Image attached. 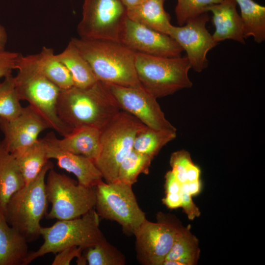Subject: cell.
I'll list each match as a JSON object with an SVG mask.
<instances>
[{
    "label": "cell",
    "instance_id": "obj_1",
    "mask_svg": "<svg viewBox=\"0 0 265 265\" xmlns=\"http://www.w3.org/2000/svg\"><path fill=\"white\" fill-rule=\"evenodd\" d=\"M120 110L108 84L98 80L85 88L61 89L57 104L59 117L73 129L89 126L101 130Z\"/></svg>",
    "mask_w": 265,
    "mask_h": 265
},
{
    "label": "cell",
    "instance_id": "obj_2",
    "mask_svg": "<svg viewBox=\"0 0 265 265\" xmlns=\"http://www.w3.org/2000/svg\"><path fill=\"white\" fill-rule=\"evenodd\" d=\"M98 81L107 84L143 88L135 68L136 52L119 42L72 38Z\"/></svg>",
    "mask_w": 265,
    "mask_h": 265
},
{
    "label": "cell",
    "instance_id": "obj_3",
    "mask_svg": "<svg viewBox=\"0 0 265 265\" xmlns=\"http://www.w3.org/2000/svg\"><path fill=\"white\" fill-rule=\"evenodd\" d=\"M14 78L16 89L20 100L26 101L46 121L50 129L65 136L74 129L59 117L57 104L60 89L46 78L37 67L34 54H20Z\"/></svg>",
    "mask_w": 265,
    "mask_h": 265
},
{
    "label": "cell",
    "instance_id": "obj_4",
    "mask_svg": "<svg viewBox=\"0 0 265 265\" xmlns=\"http://www.w3.org/2000/svg\"><path fill=\"white\" fill-rule=\"evenodd\" d=\"M53 166L49 160L33 181L11 196L3 213L8 224L21 233L28 242L40 236V221L47 213L49 203L45 178Z\"/></svg>",
    "mask_w": 265,
    "mask_h": 265
},
{
    "label": "cell",
    "instance_id": "obj_5",
    "mask_svg": "<svg viewBox=\"0 0 265 265\" xmlns=\"http://www.w3.org/2000/svg\"><path fill=\"white\" fill-rule=\"evenodd\" d=\"M146 126L121 110L101 130L99 153L94 162L106 183L117 181L121 162L133 149L137 134Z\"/></svg>",
    "mask_w": 265,
    "mask_h": 265
},
{
    "label": "cell",
    "instance_id": "obj_6",
    "mask_svg": "<svg viewBox=\"0 0 265 265\" xmlns=\"http://www.w3.org/2000/svg\"><path fill=\"white\" fill-rule=\"evenodd\" d=\"M99 217L94 208L80 217L41 227L40 236L44 242L38 250L29 252L25 265L48 253L55 254L75 246L84 249L99 243L105 238L99 228Z\"/></svg>",
    "mask_w": 265,
    "mask_h": 265
},
{
    "label": "cell",
    "instance_id": "obj_7",
    "mask_svg": "<svg viewBox=\"0 0 265 265\" xmlns=\"http://www.w3.org/2000/svg\"><path fill=\"white\" fill-rule=\"evenodd\" d=\"M135 68L143 88L157 99L192 86L186 56L168 57L136 53Z\"/></svg>",
    "mask_w": 265,
    "mask_h": 265
},
{
    "label": "cell",
    "instance_id": "obj_8",
    "mask_svg": "<svg viewBox=\"0 0 265 265\" xmlns=\"http://www.w3.org/2000/svg\"><path fill=\"white\" fill-rule=\"evenodd\" d=\"M45 186L48 201L52 205L50 211L46 215L48 219H74L95 208V187L77 184L53 168L48 172Z\"/></svg>",
    "mask_w": 265,
    "mask_h": 265
},
{
    "label": "cell",
    "instance_id": "obj_9",
    "mask_svg": "<svg viewBox=\"0 0 265 265\" xmlns=\"http://www.w3.org/2000/svg\"><path fill=\"white\" fill-rule=\"evenodd\" d=\"M95 209L103 218L118 223L123 231L134 235L147 219L139 207L132 185L116 181L95 186Z\"/></svg>",
    "mask_w": 265,
    "mask_h": 265
},
{
    "label": "cell",
    "instance_id": "obj_10",
    "mask_svg": "<svg viewBox=\"0 0 265 265\" xmlns=\"http://www.w3.org/2000/svg\"><path fill=\"white\" fill-rule=\"evenodd\" d=\"M127 17L121 0H84L77 32L82 39L119 42Z\"/></svg>",
    "mask_w": 265,
    "mask_h": 265
},
{
    "label": "cell",
    "instance_id": "obj_11",
    "mask_svg": "<svg viewBox=\"0 0 265 265\" xmlns=\"http://www.w3.org/2000/svg\"><path fill=\"white\" fill-rule=\"evenodd\" d=\"M158 217L157 222L146 219L134 235L136 257L142 265H162L182 227L168 216Z\"/></svg>",
    "mask_w": 265,
    "mask_h": 265
},
{
    "label": "cell",
    "instance_id": "obj_12",
    "mask_svg": "<svg viewBox=\"0 0 265 265\" xmlns=\"http://www.w3.org/2000/svg\"><path fill=\"white\" fill-rule=\"evenodd\" d=\"M107 84L121 110L134 116L149 128L177 131L165 118L157 99L143 88Z\"/></svg>",
    "mask_w": 265,
    "mask_h": 265
},
{
    "label": "cell",
    "instance_id": "obj_13",
    "mask_svg": "<svg viewBox=\"0 0 265 265\" xmlns=\"http://www.w3.org/2000/svg\"><path fill=\"white\" fill-rule=\"evenodd\" d=\"M209 21L208 12L191 19L183 26H172L168 35L186 53L191 68L201 72L208 65L207 54L218 43L206 28Z\"/></svg>",
    "mask_w": 265,
    "mask_h": 265
},
{
    "label": "cell",
    "instance_id": "obj_14",
    "mask_svg": "<svg viewBox=\"0 0 265 265\" xmlns=\"http://www.w3.org/2000/svg\"><path fill=\"white\" fill-rule=\"evenodd\" d=\"M119 42L136 53L161 57H178L183 49L168 35L164 34L127 17Z\"/></svg>",
    "mask_w": 265,
    "mask_h": 265
},
{
    "label": "cell",
    "instance_id": "obj_15",
    "mask_svg": "<svg viewBox=\"0 0 265 265\" xmlns=\"http://www.w3.org/2000/svg\"><path fill=\"white\" fill-rule=\"evenodd\" d=\"M49 128L42 117L28 105L23 107L20 114L13 119L0 118V129L4 135L1 143L11 153L35 142L39 134Z\"/></svg>",
    "mask_w": 265,
    "mask_h": 265
},
{
    "label": "cell",
    "instance_id": "obj_16",
    "mask_svg": "<svg viewBox=\"0 0 265 265\" xmlns=\"http://www.w3.org/2000/svg\"><path fill=\"white\" fill-rule=\"evenodd\" d=\"M43 138L46 144L48 159H55L60 168L73 173L79 184L95 187L103 182L102 174L93 160L60 149L53 142L48 134Z\"/></svg>",
    "mask_w": 265,
    "mask_h": 265
},
{
    "label": "cell",
    "instance_id": "obj_17",
    "mask_svg": "<svg viewBox=\"0 0 265 265\" xmlns=\"http://www.w3.org/2000/svg\"><path fill=\"white\" fill-rule=\"evenodd\" d=\"M237 5L235 0H224L208 7V12L212 14L215 31L212 36L216 43L231 39L245 43L242 23Z\"/></svg>",
    "mask_w": 265,
    "mask_h": 265
},
{
    "label": "cell",
    "instance_id": "obj_18",
    "mask_svg": "<svg viewBox=\"0 0 265 265\" xmlns=\"http://www.w3.org/2000/svg\"><path fill=\"white\" fill-rule=\"evenodd\" d=\"M100 134L101 130L97 128L82 126L74 128L61 139L57 138L53 132L48 135L60 149L83 156L94 161L99 153Z\"/></svg>",
    "mask_w": 265,
    "mask_h": 265
},
{
    "label": "cell",
    "instance_id": "obj_19",
    "mask_svg": "<svg viewBox=\"0 0 265 265\" xmlns=\"http://www.w3.org/2000/svg\"><path fill=\"white\" fill-rule=\"evenodd\" d=\"M26 238L6 222L0 211V265H25L29 251Z\"/></svg>",
    "mask_w": 265,
    "mask_h": 265
},
{
    "label": "cell",
    "instance_id": "obj_20",
    "mask_svg": "<svg viewBox=\"0 0 265 265\" xmlns=\"http://www.w3.org/2000/svg\"><path fill=\"white\" fill-rule=\"evenodd\" d=\"M165 0H143L126 8L127 17L136 23L168 35L172 26L170 16L164 8Z\"/></svg>",
    "mask_w": 265,
    "mask_h": 265
},
{
    "label": "cell",
    "instance_id": "obj_21",
    "mask_svg": "<svg viewBox=\"0 0 265 265\" xmlns=\"http://www.w3.org/2000/svg\"><path fill=\"white\" fill-rule=\"evenodd\" d=\"M11 154L18 163L25 186L37 178L49 160L44 138L38 139L33 143Z\"/></svg>",
    "mask_w": 265,
    "mask_h": 265
},
{
    "label": "cell",
    "instance_id": "obj_22",
    "mask_svg": "<svg viewBox=\"0 0 265 265\" xmlns=\"http://www.w3.org/2000/svg\"><path fill=\"white\" fill-rule=\"evenodd\" d=\"M24 186V180L15 158L0 142V211L3 213L11 196Z\"/></svg>",
    "mask_w": 265,
    "mask_h": 265
},
{
    "label": "cell",
    "instance_id": "obj_23",
    "mask_svg": "<svg viewBox=\"0 0 265 265\" xmlns=\"http://www.w3.org/2000/svg\"><path fill=\"white\" fill-rule=\"evenodd\" d=\"M56 56L69 71L74 86L85 88L98 81L90 65L71 40Z\"/></svg>",
    "mask_w": 265,
    "mask_h": 265
},
{
    "label": "cell",
    "instance_id": "obj_24",
    "mask_svg": "<svg viewBox=\"0 0 265 265\" xmlns=\"http://www.w3.org/2000/svg\"><path fill=\"white\" fill-rule=\"evenodd\" d=\"M34 56L39 71L60 89L74 86L69 71L56 57L53 49L44 47Z\"/></svg>",
    "mask_w": 265,
    "mask_h": 265
},
{
    "label": "cell",
    "instance_id": "obj_25",
    "mask_svg": "<svg viewBox=\"0 0 265 265\" xmlns=\"http://www.w3.org/2000/svg\"><path fill=\"white\" fill-rule=\"evenodd\" d=\"M240 10L245 39L252 36L255 42L265 40V7L253 0H235Z\"/></svg>",
    "mask_w": 265,
    "mask_h": 265
},
{
    "label": "cell",
    "instance_id": "obj_26",
    "mask_svg": "<svg viewBox=\"0 0 265 265\" xmlns=\"http://www.w3.org/2000/svg\"><path fill=\"white\" fill-rule=\"evenodd\" d=\"M200 254L198 239L191 233L188 227L182 226L165 260H176L182 265H194L197 263Z\"/></svg>",
    "mask_w": 265,
    "mask_h": 265
},
{
    "label": "cell",
    "instance_id": "obj_27",
    "mask_svg": "<svg viewBox=\"0 0 265 265\" xmlns=\"http://www.w3.org/2000/svg\"><path fill=\"white\" fill-rule=\"evenodd\" d=\"M176 137V131L155 130L146 126L136 135L133 149L153 159Z\"/></svg>",
    "mask_w": 265,
    "mask_h": 265
},
{
    "label": "cell",
    "instance_id": "obj_28",
    "mask_svg": "<svg viewBox=\"0 0 265 265\" xmlns=\"http://www.w3.org/2000/svg\"><path fill=\"white\" fill-rule=\"evenodd\" d=\"M124 265L125 256L104 238L83 249L79 265Z\"/></svg>",
    "mask_w": 265,
    "mask_h": 265
},
{
    "label": "cell",
    "instance_id": "obj_29",
    "mask_svg": "<svg viewBox=\"0 0 265 265\" xmlns=\"http://www.w3.org/2000/svg\"><path fill=\"white\" fill-rule=\"evenodd\" d=\"M153 158L139 153L133 149L121 162L118 169L117 181L132 186L138 176L149 173Z\"/></svg>",
    "mask_w": 265,
    "mask_h": 265
},
{
    "label": "cell",
    "instance_id": "obj_30",
    "mask_svg": "<svg viewBox=\"0 0 265 265\" xmlns=\"http://www.w3.org/2000/svg\"><path fill=\"white\" fill-rule=\"evenodd\" d=\"M20 101L14 77L12 74L5 77L0 82V118L9 120L18 116L23 108Z\"/></svg>",
    "mask_w": 265,
    "mask_h": 265
},
{
    "label": "cell",
    "instance_id": "obj_31",
    "mask_svg": "<svg viewBox=\"0 0 265 265\" xmlns=\"http://www.w3.org/2000/svg\"><path fill=\"white\" fill-rule=\"evenodd\" d=\"M224 0H177L175 13L177 24L184 25L188 20L208 12L210 6Z\"/></svg>",
    "mask_w": 265,
    "mask_h": 265
},
{
    "label": "cell",
    "instance_id": "obj_32",
    "mask_svg": "<svg viewBox=\"0 0 265 265\" xmlns=\"http://www.w3.org/2000/svg\"><path fill=\"white\" fill-rule=\"evenodd\" d=\"M192 163L193 161L189 153L185 150L172 154L170 159L171 170L181 184L187 182V169Z\"/></svg>",
    "mask_w": 265,
    "mask_h": 265
},
{
    "label": "cell",
    "instance_id": "obj_33",
    "mask_svg": "<svg viewBox=\"0 0 265 265\" xmlns=\"http://www.w3.org/2000/svg\"><path fill=\"white\" fill-rule=\"evenodd\" d=\"M83 250L81 247L76 246L64 249L55 254L52 265H69L74 258H77L78 262L81 258Z\"/></svg>",
    "mask_w": 265,
    "mask_h": 265
},
{
    "label": "cell",
    "instance_id": "obj_34",
    "mask_svg": "<svg viewBox=\"0 0 265 265\" xmlns=\"http://www.w3.org/2000/svg\"><path fill=\"white\" fill-rule=\"evenodd\" d=\"M20 53L4 51L0 52V78L11 75L16 69L17 59Z\"/></svg>",
    "mask_w": 265,
    "mask_h": 265
},
{
    "label": "cell",
    "instance_id": "obj_35",
    "mask_svg": "<svg viewBox=\"0 0 265 265\" xmlns=\"http://www.w3.org/2000/svg\"><path fill=\"white\" fill-rule=\"evenodd\" d=\"M180 193L182 200L181 207L186 214L189 220H193L195 218L199 217L201 212L199 208L193 202L192 196L188 191L181 189V187Z\"/></svg>",
    "mask_w": 265,
    "mask_h": 265
},
{
    "label": "cell",
    "instance_id": "obj_36",
    "mask_svg": "<svg viewBox=\"0 0 265 265\" xmlns=\"http://www.w3.org/2000/svg\"><path fill=\"white\" fill-rule=\"evenodd\" d=\"M182 184L178 181L172 170L168 171L165 175V189L166 193H179Z\"/></svg>",
    "mask_w": 265,
    "mask_h": 265
},
{
    "label": "cell",
    "instance_id": "obj_37",
    "mask_svg": "<svg viewBox=\"0 0 265 265\" xmlns=\"http://www.w3.org/2000/svg\"><path fill=\"white\" fill-rule=\"evenodd\" d=\"M163 204L169 209H174L181 207L182 200L180 193H166L162 199Z\"/></svg>",
    "mask_w": 265,
    "mask_h": 265
},
{
    "label": "cell",
    "instance_id": "obj_38",
    "mask_svg": "<svg viewBox=\"0 0 265 265\" xmlns=\"http://www.w3.org/2000/svg\"><path fill=\"white\" fill-rule=\"evenodd\" d=\"M201 170L199 167L192 163L188 167L186 171L187 182H192L200 179Z\"/></svg>",
    "mask_w": 265,
    "mask_h": 265
},
{
    "label": "cell",
    "instance_id": "obj_39",
    "mask_svg": "<svg viewBox=\"0 0 265 265\" xmlns=\"http://www.w3.org/2000/svg\"><path fill=\"white\" fill-rule=\"evenodd\" d=\"M188 193L191 196L198 194L201 191V182L200 179L192 182H187Z\"/></svg>",
    "mask_w": 265,
    "mask_h": 265
},
{
    "label": "cell",
    "instance_id": "obj_40",
    "mask_svg": "<svg viewBox=\"0 0 265 265\" xmlns=\"http://www.w3.org/2000/svg\"><path fill=\"white\" fill-rule=\"evenodd\" d=\"M7 36L4 27L0 24V52L5 51Z\"/></svg>",
    "mask_w": 265,
    "mask_h": 265
},
{
    "label": "cell",
    "instance_id": "obj_41",
    "mask_svg": "<svg viewBox=\"0 0 265 265\" xmlns=\"http://www.w3.org/2000/svg\"><path fill=\"white\" fill-rule=\"evenodd\" d=\"M123 4L126 7V8H131L133 7L141 2L143 0H121Z\"/></svg>",
    "mask_w": 265,
    "mask_h": 265
}]
</instances>
